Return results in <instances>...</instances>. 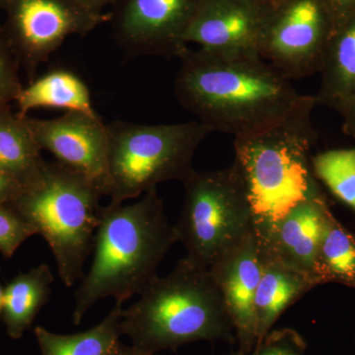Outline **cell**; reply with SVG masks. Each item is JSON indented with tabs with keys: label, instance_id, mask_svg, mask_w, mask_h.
<instances>
[{
	"label": "cell",
	"instance_id": "7a4b0ae2",
	"mask_svg": "<svg viewBox=\"0 0 355 355\" xmlns=\"http://www.w3.org/2000/svg\"><path fill=\"white\" fill-rule=\"evenodd\" d=\"M123 203L111 202L102 207L92 263L76 293L74 324L105 298L123 303L141 293L179 242L157 189L147 191L139 202Z\"/></svg>",
	"mask_w": 355,
	"mask_h": 355
},
{
	"label": "cell",
	"instance_id": "2e32d148",
	"mask_svg": "<svg viewBox=\"0 0 355 355\" xmlns=\"http://www.w3.org/2000/svg\"><path fill=\"white\" fill-rule=\"evenodd\" d=\"M15 102L20 116H28L30 111L37 108L97 114L88 86L80 77L65 69H53L33 79L29 85L23 87Z\"/></svg>",
	"mask_w": 355,
	"mask_h": 355
},
{
	"label": "cell",
	"instance_id": "4316f807",
	"mask_svg": "<svg viewBox=\"0 0 355 355\" xmlns=\"http://www.w3.org/2000/svg\"><path fill=\"white\" fill-rule=\"evenodd\" d=\"M343 120V130L355 139V96L347 98L334 107Z\"/></svg>",
	"mask_w": 355,
	"mask_h": 355
},
{
	"label": "cell",
	"instance_id": "52a82bcc",
	"mask_svg": "<svg viewBox=\"0 0 355 355\" xmlns=\"http://www.w3.org/2000/svg\"><path fill=\"white\" fill-rule=\"evenodd\" d=\"M184 202L175 226L186 258L209 268L254 231L253 211L234 165L191 173L183 182Z\"/></svg>",
	"mask_w": 355,
	"mask_h": 355
},
{
	"label": "cell",
	"instance_id": "484cf974",
	"mask_svg": "<svg viewBox=\"0 0 355 355\" xmlns=\"http://www.w3.org/2000/svg\"><path fill=\"white\" fill-rule=\"evenodd\" d=\"M324 1L333 19L335 31L345 21L355 15V0H324Z\"/></svg>",
	"mask_w": 355,
	"mask_h": 355
},
{
	"label": "cell",
	"instance_id": "9a60e30c",
	"mask_svg": "<svg viewBox=\"0 0 355 355\" xmlns=\"http://www.w3.org/2000/svg\"><path fill=\"white\" fill-rule=\"evenodd\" d=\"M261 258L263 268L254 299L256 347L272 331L282 313L317 286L304 273L289 268L277 259L263 253Z\"/></svg>",
	"mask_w": 355,
	"mask_h": 355
},
{
	"label": "cell",
	"instance_id": "d6986e66",
	"mask_svg": "<svg viewBox=\"0 0 355 355\" xmlns=\"http://www.w3.org/2000/svg\"><path fill=\"white\" fill-rule=\"evenodd\" d=\"M41 151L25 116L13 113L10 106L0 110V169L24 187L46 162Z\"/></svg>",
	"mask_w": 355,
	"mask_h": 355
},
{
	"label": "cell",
	"instance_id": "7402d4cb",
	"mask_svg": "<svg viewBox=\"0 0 355 355\" xmlns=\"http://www.w3.org/2000/svg\"><path fill=\"white\" fill-rule=\"evenodd\" d=\"M311 165L318 181L355 212V147L317 154Z\"/></svg>",
	"mask_w": 355,
	"mask_h": 355
},
{
	"label": "cell",
	"instance_id": "30bf717a",
	"mask_svg": "<svg viewBox=\"0 0 355 355\" xmlns=\"http://www.w3.org/2000/svg\"><path fill=\"white\" fill-rule=\"evenodd\" d=\"M203 0H114L112 35L128 58H178L184 35Z\"/></svg>",
	"mask_w": 355,
	"mask_h": 355
},
{
	"label": "cell",
	"instance_id": "8992f818",
	"mask_svg": "<svg viewBox=\"0 0 355 355\" xmlns=\"http://www.w3.org/2000/svg\"><path fill=\"white\" fill-rule=\"evenodd\" d=\"M109 132V171L112 202L144 195L157 184L180 181L195 171L193 159L211 133L200 121L144 125L114 121Z\"/></svg>",
	"mask_w": 355,
	"mask_h": 355
},
{
	"label": "cell",
	"instance_id": "7c38bea8",
	"mask_svg": "<svg viewBox=\"0 0 355 355\" xmlns=\"http://www.w3.org/2000/svg\"><path fill=\"white\" fill-rule=\"evenodd\" d=\"M272 0H203L184 35V44L227 58H261Z\"/></svg>",
	"mask_w": 355,
	"mask_h": 355
},
{
	"label": "cell",
	"instance_id": "6da1fadb",
	"mask_svg": "<svg viewBox=\"0 0 355 355\" xmlns=\"http://www.w3.org/2000/svg\"><path fill=\"white\" fill-rule=\"evenodd\" d=\"M175 97L212 132H259L301 99L291 80L261 58H227L187 46L180 53Z\"/></svg>",
	"mask_w": 355,
	"mask_h": 355
},
{
	"label": "cell",
	"instance_id": "ffe728a7",
	"mask_svg": "<svg viewBox=\"0 0 355 355\" xmlns=\"http://www.w3.org/2000/svg\"><path fill=\"white\" fill-rule=\"evenodd\" d=\"M123 303L116 302L104 321L74 335H58L37 327L35 335L42 355H108L120 342Z\"/></svg>",
	"mask_w": 355,
	"mask_h": 355
},
{
	"label": "cell",
	"instance_id": "4dcf8cb0",
	"mask_svg": "<svg viewBox=\"0 0 355 355\" xmlns=\"http://www.w3.org/2000/svg\"><path fill=\"white\" fill-rule=\"evenodd\" d=\"M3 291L4 288L0 284V318L2 317V309H3Z\"/></svg>",
	"mask_w": 355,
	"mask_h": 355
},
{
	"label": "cell",
	"instance_id": "8fae6325",
	"mask_svg": "<svg viewBox=\"0 0 355 355\" xmlns=\"http://www.w3.org/2000/svg\"><path fill=\"white\" fill-rule=\"evenodd\" d=\"M25 120L41 150H48L57 162L83 175L110 197L108 127L98 114L65 112L50 120L28 116Z\"/></svg>",
	"mask_w": 355,
	"mask_h": 355
},
{
	"label": "cell",
	"instance_id": "f1b7e54d",
	"mask_svg": "<svg viewBox=\"0 0 355 355\" xmlns=\"http://www.w3.org/2000/svg\"><path fill=\"white\" fill-rule=\"evenodd\" d=\"M108 355H154L149 352H144V350L137 349L133 345H123L121 342L114 345L113 349Z\"/></svg>",
	"mask_w": 355,
	"mask_h": 355
},
{
	"label": "cell",
	"instance_id": "3957f363",
	"mask_svg": "<svg viewBox=\"0 0 355 355\" xmlns=\"http://www.w3.org/2000/svg\"><path fill=\"white\" fill-rule=\"evenodd\" d=\"M315 96L297 104L272 125L234 137L235 166L253 211L254 233L261 235L294 207L321 190L313 174L311 149Z\"/></svg>",
	"mask_w": 355,
	"mask_h": 355
},
{
	"label": "cell",
	"instance_id": "f546056e",
	"mask_svg": "<svg viewBox=\"0 0 355 355\" xmlns=\"http://www.w3.org/2000/svg\"><path fill=\"white\" fill-rule=\"evenodd\" d=\"M76 1L97 12H103V9L105 7L111 6L114 0H76Z\"/></svg>",
	"mask_w": 355,
	"mask_h": 355
},
{
	"label": "cell",
	"instance_id": "9c48e42d",
	"mask_svg": "<svg viewBox=\"0 0 355 355\" xmlns=\"http://www.w3.org/2000/svg\"><path fill=\"white\" fill-rule=\"evenodd\" d=\"M4 10L2 27L31 81L40 65L69 36H85L109 21V14L76 0H8Z\"/></svg>",
	"mask_w": 355,
	"mask_h": 355
},
{
	"label": "cell",
	"instance_id": "4fadbf2b",
	"mask_svg": "<svg viewBox=\"0 0 355 355\" xmlns=\"http://www.w3.org/2000/svg\"><path fill=\"white\" fill-rule=\"evenodd\" d=\"M260 248L254 231L219 257L209 270L234 327L240 354L257 345L254 299L261 277Z\"/></svg>",
	"mask_w": 355,
	"mask_h": 355
},
{
	"label": "cell",
	"instance_id": "ba28073f",
	"mask_svg": "<svg viewBox=\"0 0 355 355\" xmlns=\"http://www.w3.org/2000/svg\"><path fill=\"white\" fill-rule=\"evenodd\" d=\"M334 31L324 0H272L259 53L289 80L304 78L320 71Z\"/></svg>",
	"mask_w": 355,
	"mask_h": 355
},
{
	"label": "cell",
	"instance_id": "cb8c5ba5",
	"mask_svg": "<svg viewBox=\"0 0 355 355\" xmlns=\"http://www.w3.org/2000/svg\"><path fill=\"white\" fill-rule=\"evenodd\" d=\"M37 232L30 224L7 205H0V253L10 259L18 249Z\"/></svg>",
	"mask_w": 355,
	"mask_h": 355
},
{
	"label": "cell",
	"instance_id": "5bb4252c",
	"mask_svg": "<svg viewBox=\"0 0 355 355\" xmlns=\"http://www.w3.org/2000/svg\"><path fill=\"white\" fill-rule=\"evenodd\" d=\"M330 210L323 191H318L294 207L270 230L256 235L261 253L304 273L319 286L316 279L318 250Z\"/></svg>",
	"mask_w": 355,
	"mask_h": 355
},
{
	"label": "cell",
	"instance_id": "603a6c76",
	"mask_svg": "<svg viewBox=\"0 0 355 355\" xmlns=\"http://www.w3.org/2000/svg\"><path fill=\"white\" fill-rule=\"evenodd\" d=\"M20 64L0 25V110L15 102L24 86L19 77Z\"/></svg>",
	"mask_w": 355,
	"mask_h": 355
},
{
	"label": "cell",
	"instance_id": "83f0119b",
	"mask_svg": "<svg viewBox=\"0 0 355 355\" xmlns=\"http://www.w3.org/2000/svg\"><path fill=\"white\" fill-rule=\"evenodd\" d=\"M21 184L0 169V205H8L20 193Z\"/></svg>",
	"mask_w": 355,
	"mask_h": 355
},
{
	"label": "cell",
	"instance_id": "44dd1931",
	"mask_svg": "<svg viewBox=\"0 0 355 355\" xmlns=\"http://www.w3.org/2000/svg\"><path fill=\"white\" fill-rule=\"evenodd\" d=\"M318 284H338L355 289V233L331 210L324 220L316 260Z\"/></svg>",
	"mask_w": 355,
	"mask_h": 355
},
{
	"label": "cell",
	"instance_id": "277c9868",
	"mask_svg": "<svg viewBox=\"0 0 355 355\" xmlns=\"http://www.w3.org/2000/svg\"><path fill=\"white\" fill-rule=\"evenodd\" d=\"M139 300L121 313V335L155 354L187 343L232 342L234 327L209 268L187 259L155 277Z\"/></svg>",
	"mask_w": 355,
	"mask_h": 355
},
{
	"label": "cell",
	"instance_id": "ac0fdd59",
	"mask_svg": "<svg viewBox=\"0 0 355 355\" xmlns=\"http://www.w3.org/2000/svg\"><path fill=\"white\" fill-rule=\"evenodd\" d=\"M321 86L318 104L334 108L355 96V15L334 32L320 67Z\"/></svg>",
	"mask_w": 355,
	"mask_h": 355
},
{
	"label": "cell",
	"instance_id": "5b68a950",
	"mask_svg": "<svg viewBox=\"0 0 355 355\" xmlns=\"http://www.w3.org/2000/svg\"><path fill=\"white\" fill-rule=\"evenodd\" d=\"M100 191L87 178L58 162H44L7 207L46 240L65 286L84 277L102 207Z\"/></svg>",
	"mask_w": 355,
	"mask_h": 355
},
{
	"label": "cell",
	"instance_id": "e0dca14e",
	"mask_svg": "<svg viewBox=\"0 0 355 355\" xmlns=\"http://www.w3.org/2000/svg\"><path fill=\"white\" fill-rule=\"evenodd\" d=\"M53 280L50 266L42 263L29 272H20L4 287L1 318L11 338L19 340L31 328L50 298Z\"/></svg>",
	"mask_w": 355,
	"mask_h": 355
},
{
	"label": "cell",
	"instance_id": "d4e9b609",
	"mask_svg": "<svg viewBox=\"0 0 355 355\" xmlns=\"http://www.w3.org/2000/svg\"><path fill=\"white\" fill-rule=\"evenodd\" d=\"M230 355H307V345L297 331L284 328L270 331L253 352Z\"/></svg>",
	"mask_w": 355,
	"mask_h": 355
},
{
	"label": "cell",
	"instance_id": "1f68e13d",
	"mask_svg": "<svg viewBox=\"0 0 355 355\" xmlns=\"http://www.w3.org/2000/svg\"><path fill=\"white\" fill-rule=\"evenodd\" d=\"M8 0H0V9H6Z\"/></svg>",
	"mask_w": 355,
	"mask_h": 355
}]
</instances>
